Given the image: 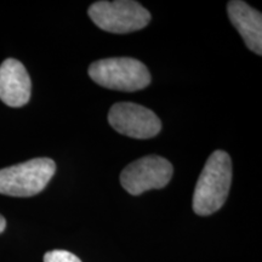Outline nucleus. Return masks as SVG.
Masks as SVG:
<instances>
[{
  "label": "nucleus",
  "mask_w": 262,
  "mask_h": 262,
  "mask_svg": "<svg viewBox=\"0 0 262 262\" xmlns=\"http://www.w3.org/2000/svg\"><path fill=\"white\" fill-rule=\"evenodd\" d=\"M44 262H81L74 254L66 250H52L44 255Z\"/></svg>",
  "instance_id": "1a4fd4ad"
},
{
  "label": "nucleus",
  "mask_w": 262,
  "mask_h": 262,
  "mask_svg": "<svg viewBox=\"0 0 262 262\" xmlns=\"http://www.w3.org/2000/svg\"><path fill=\"white\" fill-rule=\"evenodd\" d=\"M108 122L117 133L137 140L152 139L162 130V123L155 112L133 102L113 104Z\"/></svg>",
  "instance_id": "423d86ee"
},
{
  "label": "nucleus",
  "mask_w": 262,
  "mask_h": 262,
  "mask_svg": "<svg viewBox=\"0 0 262 262\" xmlns=\"http://www.w3.org/2000/svg\"><path fill=\"white\" fill-rule=\"evenodd\" d=\"M56 172L50 158H35L0 170V193L11 196H32L40 193Z\"/></svg>",
  "instance_id": "7ed1b4c3"
},
{
  "label": "nucleus",
  "mask_w": 262,
  "mask_h": 262,
  "mask_svg": "<svg viewBox=\"0 0 262 262\" xmlns=\"http://www.w3.org/2000/svg\"><path fill=\"white\" fill-rule=\"evenodd\" d=\"M32 83L27 70L15 58L0 64V100L10 107H22L31 98Z\"/></svg>",
  "instance_id": "0eeeda50"
},
{
  "label": "nucleus",
  "mask_w": 262,
  "mask_h": 262,
  "mask_svg": "<svg viewBox=\"0 0 262 262\" xmlns=\"http://www.w3.org/2000/svg\"><path fill=\"white\" fill-rule=\"evenodd\" d=\"M88 14L98 28L113 34L140 31L150 22L148 10L133 0L96 2L88 10Z\"/></svg>",
  "instance_id": "20e7f679"
},
{
  "label": "nucleus",
  "mask_w": 262,
  "mask_h": 262,
  "mask_svg": "<svg viewBox=\"0 0 262 262\" xmlns=\"http://www.w3.org/2000/svg\"><path fill=\"white\" fill-rule=\"evenodd\" d=\"M173 168L168 159L147 156L129 164L120 173V183L127 193L139 195L150 189L165 187L172 178Z\"/></svg>",
  "instance_id": "39448f33"
},
{
  "label": "nucleus",
  "mask_w": 262,
  "mask_h": 262,
  "mask_svg": "<svg viewBox=\"0 0 262 262\" xmlns=\"http://www.w3.org/2000/svg\"><path fill=\"white\" fill-rule=\"evenodd\" d=\"M89 75L106 89L135 93L150 84V73L142 62L133 57H112L90 64Z\"/></svg>",
  "instance_id": "f03ea898"
},
{
  "label": "nucleus",
  "mask_w": 262,
  "mask_h": 262,
  "mask_svg": "<svg viewBox=\"0 0 262 262\" xmlns=\"http://www.w3.org/2000/svg\"><path fill=\"white\" fill-rule=\"evenodd\" d=\"M228 17L242 35L245 45L251 51L262 55V15L241 0H232L227 4Z\"/></svg>",
  "instance_id": "6e6552de"
},
{
  "label": "nucleus",
  "mask_w": 262,
  "mask_h": 262,
  "mask_svg": "<svg viewBox=\"0 0 262 262\" xmlns=\"http://www.w3.org/2000/svg\"><path fill=\"white\" fill-rule=\"evenodd\" d=\"M232 182V160L228 153L217 149L206 160L193 194V210L208 216L220 210L227 199Z\"/></svg>",
  "instance_id": "f257e3e1"
},
{
  "label": "nucleus",
  "mask_w": 262,
  "mask_h": 262,
  "mask_svg": "<svg viewBox=\"0 0 262 262\" xmlns=\"http://www.w3.org/2000/svg\"><path fill=\"white\" fill-rule=\"evenodd\" d=\"M5 227H6V220L4 219V216L0 215V233H3V232L5 231Z\"/></svg>",
  "instance_id": "9d476101"
}]
</instances>
